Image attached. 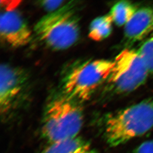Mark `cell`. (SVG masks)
Returning <instances> with one entry per match:
<instances>
[{
  "instance_id": "6da1fadb",
  "label": "cell",
  "mask_w": 153,
  "mask_h": 153,
  "mask_svg": "<svg viewBox=\"0 0 153 153\" xmlns=\"http://www.w3.org/2000/svg\"><path fill=\"white\" fill-rule=\"evenodd\" d=\"M153 128V97L108 113L100 121L104 140L114 147L143 135Z\"/></svg>"
},
{
  "instance_id": "7a4b0ae2",
  "label": "cell",
  "mask_w": 153,
  "mask_h": 153,
  "mask_svg": "<svg viewBox=\"0 0 153 153\" xmlns=\"http://www.w3.org/2000/svg\"><path fill=\"white\" fill-rule=\"evenodd\" d=\"M84 121L81 102L60 95L50 100L44 111L41 134L48 143L78 136Z\"/></svg>"
},
{
  "instance_id": "3957f363",
  "label": "cell",
  "mask_w": 153,
  "mask_h": 153,
  "mask_svg": "<svg viewBox=\"0 0 153 153\" xmlns=\"http://www.w3.org/2000/svg\"><path fill=\"white\" fill-rule=\"evenodd\" d=\"M34 29L38 39L48 48L61 51L72 47L78 41L79 20L71 7L64 6L42 17Z\"/></svg>"
},
{
  "instance_id": "277c9868",
  "label": "cell",
  "mask_w": 153,
  "mask_h": 153,
  "mask_svg": "<svg viewBox=\"0 0 153 153\" xmlns=\"http://www.w3.org/2000/svg\"><path fill=\"white\" fill-rule=\"evenodd\" d=\"M114 65V61L105 59L77 64L69 69L62 80V94L80 102L86 101L107 81Z\"/></svg>"
},
{
  "instance_id": "5b68a950",
  "label": "cell",
  "mask_w": 153,
  "mask_h": 153,
  "mask_svg": "<svg viewBox=\"0 0 153 153\" xmlns=\"http://www.w3.org/2000/svg\"><path fill=\"white\" fill-rule=\"evenodd\" d=\"M114 62L111 74L106 82L111 92L117 95H126L136 90L146 82L150 75L137 50H123Z\"/></svg>"
},
{
  "instance_id": "8992f818",
  "label": "cell",
  "mask_w": 153,
  "mask_h": 153,
  "mask_svg": "<svg viewBox=\"0 0 153 153\" xmlns=\"http://www.w3.org/2000/svg\"><path fill=\"white\" fill-rule=\"evenodd\" d=\"M28 75L23 69L7 64L0 68V111L4 118L16 108L26 89Z\"/></svg>"
},
{
  "instance_id": "52a82bcc",
  "label": "cell",
  "mask_w": 153,
  "mask_h": 153,
  "mask_svg": "<svg viewBox=\"0 0 153 153\" xmlns=\"http://www.w3.org/2000/svg\"><path fill=\"white\" fill-rule=\"evenodd\" d=\"M0 36L5 43L18 48L29 43L31 31L19 12L4 10L0 16Z\"/></svg>"
},
{
  "instance_id": "ba28073f",
  "label": "cell",
  "mask_w": 153,
  "mask_h": 153,
  "mask_svg": "<svg viewBox=\"0 0 153 153\" xmlns=\"http://www.w3.org/2000/svg\"><path fill=\"white\" fill-rule=\"evenodd\" d=\"M124 27V39L127 44L131 45L146 40L153 34V7L137 9Z\"/></svg>"
},
{
  "instance_id": "9c48e42d",
  "label": "cell",
  "mask_w": 153,
  "mask_h": 153,
  "mask_svg": "<svg viewBox=\"0 0 153 153\" xmlns=\"http://www.w3.org/2000/svg\"><path fill=\"white\" fill-rule=\"evenodd\" d=\"M40 153H99L86 140L77 137L48 143Z\"/></svg>"
},
{
  "instance_id": "30bf717a",
  "label": "cell",
  "mask_w": 153,
  "mask_h": 153,
  "mask_svg": "<svg viewBox=\"0 0 153 153\" xmlns=\"http://www.w3.org/2000/svg\"><path fill=\"white\" fill-rule=\"evenodd\" d=\"M113 23L109 13L96 18L90 25L89 37L95 41H101L106 39L111 34Z\"/></svg>"
},
{
  "instance_id": "8fae6325",
  "label": "cell",
  "mask_w": 153,
  "mask_h": 153,
  "mask_svg": "<svg viewBox=\"0 0 153 153\" xmlns=\"http://www.w3.org/2000/svg\"><path fill=\"white\" fill-rule=\"evenodd\" d=\"M137 9L134 4L126 1L116 3L110 10V16L113 22L117 26H125L134 15Z\"/></svg>"
},
{
  "instance_id": "7c38bea8",
  "label": "cell",
  "mask_w": 153,
  "mask_h": 153,
  "mask_svg": "<svg viewBox=\"0 0 153 153\" xmlns=\"http://www.w3.org/2000/svg\"><path fill=\"white\" fill-rule=\"evenodd\" d=\"M137 51L150 75H153V34L143 41Z\"/></svg>"
},
{
  "instance_id": "4fadbf2b",
  "label": "cell",
  "mask_w": 153,
  "mask_h": 153,
  "mask_svg": "<svg viewBox=\"0 0 153 153\" xmlns=\"http://www.w3.org/2000/svg\"><path fill=\"white\" fill-rule=\"evenodd\" d=\"M64 3L63 1H41L40 4L50 13L61 9Z\"/></svg>"
},
{
  "instance_id": "5bb4252c",
  "label": "cell",
  "mask_w": 153,
  "mask_h": 153,
  "mask_svg": "<svg viewBox=\"0 0 153 153\" xmlns=\"http://www.w3.org/2000/svg\"><path fill=\"white\" fill-rule=\"evenodd\" d=\"M132 153H153V139L139 145L135 148Z\"/></svg>"
}]
</instances>
